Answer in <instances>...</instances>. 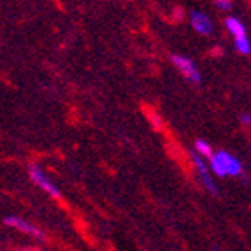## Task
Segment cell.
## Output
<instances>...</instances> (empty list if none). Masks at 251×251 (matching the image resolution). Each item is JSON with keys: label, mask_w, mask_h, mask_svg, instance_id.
<instances>
[{"label": "cell", "mask_w": 251, "mask_h": 251, "mask_svg": "<svg viewBox=\"0 0 251 251\" xmlns=\"http://www.w3.org/2000/svg\"><path fill=\"white\" fill-rule=\"evenodd\" d=\"M218 153H220L223 163H225V169H226V174H228V176H232V177L244 176L243 163H241V160L235 158L234 155H230L228 151H218Z\"/></svg>", "instance_id": "8992f818"}, {"label": "cell", "mask_w": 251, "mask_h": 251, "mask_svg": "<svg viewBox=\"0 0 251 251\" xmlns=\"http://www.w3.org/2000/svg\"><path fill=\"white\" fill-rule=\"evenodd\" d=\"M193 151H195V153H199L201 156H204V158H207V160H209L211 156L214 155V153H213V148H211V144L207 143V141H202V139L195 141V146H193Z\"/></svg>", "instance_id": "9c48e42d"}, {"label": "cell", "mask_w": 251, "mask_h": 251, "mask_svg": "<svg viewBox=\"0 0 251 251\" xmlns=\"http://www.w3.org/2000/svg\"><path fill=\"white\" fill-rule=\"evenodd\" d=\"M250 151H251V144H250Z\"/></svg>", "instance_id": "2e32d148"}, {"label": "cell", "mask_w": 251, "mask_h": 251, "mask_svg": "<svg viewBox=\"0 0 251 251\" xmlns=\"http://www.w3.org/2000/svg\"><path fill=\"white\" fill-rule=\"evenodd\" d=\"M214 251H222V250H220V248H214Z\"/></svg>", "instance_id": "9a60e30c"}, {"label": "cell", "mask_w": 251, "mask_h": 251, "mask_svg": "<svg viewBox=\"0 0 251 251\" xmlns=\"http://www.w3.org/2000/svg\"><path fill=\"white\" fill-rule=\"evenodd\" d=\"M171 60H172V63H174V67H176L188 81H192V83H195V84H199L202 81L201 71H199V67L193 63V60L186 58L183 54H172Z\"/></svg>", "instance_id": "277c9868"}, {"label": "cell", "mask_w": 251, "mask_h": 251, "mask_svg": "<svg viewBox=\"0 0 251 251\" xmlns=\"http://www.w3.org/2000/svg\"><path fill=\"white\" fill-rule=\"evenodd\" d=\"M209 167H211V172H213L214 176H218V177L228 176V174H226V169H225V163H223L220 153H214V155L209 158Z\"/></svg>", "instance_id": "ba28073f"}, {"label": "cell", "mask_w": 251, "mask_h": 251, "mask_svg": "<svg viewBox=\"0 0 251 251\" xmlns=\"http://www.w3.org/2000/svg\"><path fill=\"white\" fill-rule=\"evenodd\" d=\"M241 123H243L244 126H250L251 125V114H248V113L241 114Z\"/></svg>", "instance_id": "4fadbf2b"}, {"label": "cell", "mask_w": 251, "mask_h": 251, "mask_svg": "<svg viewBox=\"0 0 251 251\" xmlns=\"http://www.w3.org/2000/svg\"><path fill=\"white\" fill-rule=\"evenodd\" d=\"M190 25L201 35H211L214 28L211 18L205 13H202V11H192L190 13Z\"/></svg>", "instance_id": "5b68a950"}, {"label": "cell", "mask_w": 251, "mask_h": 251, "mask_svg": "<svg viewBox=\"0 0 251 251\" xmlns=\"http://www.w3.org/2000/svg\"><path fill=\"white\" fill-rule=\"evenodd\" d=\"M234 46H235V51L239 54H250L251 53V42L248 39V35H243V37H235L234 39Z\"/></svg>", "instance_id": "30bf717a"}, {"label": "cell", "mask_w": 251, "mask_h": 251, "mask_svg": "<svg viewBox=\"0 0 251 251\" xmlns=\"http://www.w3.org/2000/svg\"><path fill=\"white\" fill-rule=\"evenodd\" d=\"M4 223L7 226H11V228H14V230L21 232V234H26L34 239H39V241H44V239H46V234H44L39 226L32 225L30 222H26L25 218H20V216H16V214H9V216H5Z\"/></svg>", "instance_id": "3957f363"}, {"label": "cell", "mask_w": 251, "mask_h": 251, "mask_svg": "<svg viewBox=\"0 0 251 251\" xmlns=\"http://www.w3.org/2000/svg\"><path fill=\"white\" fill-rule=\"evenodd\" d=\"M146 116H148V120L151 122V125L155 126L156 130H160L163 126L162 118H160L158 114H156V111H153V109H151V111H146Z\"/></svg>", "instance_id": "8fae6325"}, {"label": "cell", "mask_w": 251, "mask_h": 251, "mask_svg": "<svg viewBox=\"0 0 251 251\" xmlns=\"http://www.w3.org/2000/svg\"><path fill=\"white\" fill-rule=\"evenodd\" d=\"M16 251H39L37 248H30V246H23V248H18Z\"/></svg>", "instance_id": "5bb4252c"}, {"label": "cell", "mask_w": 251, "mask_h": 251, "mask_svg": "<svg viewBox=\"0 0 251 251\" xmlns=\"http://www.w3.org/2000/svg\"><path fill=\"white\" fill-rule=\"evenodd\" d=\"M192 163H193L195 172H197L199 177H201L202 184L205 186V190H207L211 195H216L218 190H216V184H214V179H213L214 174L211 172L209 163L205 162L204 156H201L199 153H195V151H192Z\"/></svg>", "instance_id": "6da1fadb"}, {"label": "cell", "mask_w": 251, "mask_h": 251, "mask_svg": "<svg viewBox=\"0 0 251 251\" xmlns=\"http://www.w3.org/2000/svg\"><path fill=\"white\" fill-rule=\"evenodd\" d=\"M214 5L222 13H230L232 11V0H214Z\"/></svg>", "instance_id": "7c38bea8"}, {"label": "cell", "mask_w": 251, "mask_h": 251, "mask_svg": "<svg viewBox=\"0 0 251 251\" xmlns=\"http://www.w3.org/2000/svg\"><path fill=\"white\" fill-rule=\"evenodd\" d=\"M28 176H30V179H32V183L37 184L42 192H46L48 195H51V197H54V199L60 197V188L46 176V174H44V171H42L39 165L30 163L28 165Z\"/></svg>", "instance_id": "7a4b0ae2"}, {"label": "cell", "mask_w": 251, "mask_h": 251, "mask_svg": "<svg viewBox=\"0 0 251 251\" xmlns=\"http://www.w3.org/2000/svg\"><path fill=\"white\" fill-rule=\"evenodd\" d=\"M225 28L228 30V34H230L234 39L246 35V26H244L243 21L239 20V18H235V16L225 18Z\"/></svg>", "instance_id": "52a82bcc"}]
</instances>
